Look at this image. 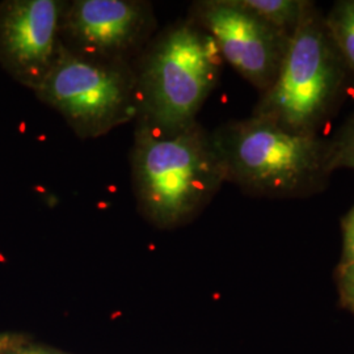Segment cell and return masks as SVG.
I'll list each match as a JSON object with an SVG mask.
<instances>
[{
	"instance_id": "9c48e42d",
	"label": "cell",
	"mask_w": 354,
	"mask_h": 354,
	"mask_svg": "<svg viewBox=\"0 0 354 354\" xmlns=\"http://www.w3.org/2000/svg\"><path fill=\"white\" fill-rule=\"evenodd\" d=\"M238 3L290 36L311 7V3L304 0H238Z\"/></svg>"
},
{
	"instance_id": "277c9868",
	"label": "cell",
	"mask_w": 354,
	"mask_h": 354,
	"mask_svg": "<svg viewBox=\"0 0 354 354\" xmlns=\"http://www.w3.org/2000/svg\"><path fill=\"white\" fill-rule=\"evenodd\" d=\"M36 95L82 140L102 137L140 113L134 64L87 58L62 44Z\"/></svg>"
},
{
	"instance_id": "5b68a950",
	"label": "cell",
	"mask_w": 354,
	"mask_h": 354,
	"mask_svg": "<svg viewBox=\"0 0 354 354\" xmlns=\"http://www.w3.org/2000/svg\"><path fill=\"white\" fill-rule=\"evenodd\" d=\"M342 59L313 6L291 33L279 75L252 115L294 133L313 134L342 82Z\"/></svg>"
},
{
	"instance_id": "9a60e30c",
	"label": "cell",
	"mask_w": 354,
	"mask_h": 354,
	"mask_svg": "<svg viewBox=\"0 0 354 354\" xmlns=\"http://www.w3.org/2000/svg\"><path fill=\"white\" fill-rule=\"evenodd\" d=\"M20 340L19 336H13V335H0V354L4 351H7L10 346H12L15 342Z\"/></svg>"
},
{
	"instance_id": "7c38bea8",
	"label": "cell",
	"mask_w": 354,
	"mask_h": 354,
	"mask_svg": "<svg viewBox=\"0 0 354 354\" xmlns=\"http://www.w3.org/2000/svg\"><path fill=\"white\" fill-rule=\"evenodd\" d=\"M339 289L342 302L354 311V263L339 268Z\"/></svg>"
},
{
	"instance_id": "ba28073f",
	"label": "cell",
	"mask_w": 354,
	"mask_h": 354,
	"mask_svg": "<svg viewBox=\"0 0 354 354\" xmlns=\"http://www.w3.org/2000/svg\"><path fill=\"white\" fill-rule=\"evenodd\" d=\"M66 0H8L0 4V64L35 92L55 64Z\"/></svg>"
},
{
	"instance_id": "8992f818",
	"label": "cell",
	"mask_w": 354,
	"mask_h": 354,
	"mask_svg": "<svg viewBox=\"0 0 354 354\" xmlns=\"http://www.w3.org/2000/svg\"><path fill=\"white\" fill-rule=\"evenodd\" d=\"M145 0L66 1L59 38L67 50L102 61L136 64L156 32Z\"/></svg>"
},
{
	"instance_id": "3957f363",
	"label": "cell",
	"mask_w": 354,
	"mask_h": 354,
	"mask_svg": "<svg viewBox=\"0 0 354 354\" xmlns=\"http://www.w3.org/2000/svg\"><path fill=\"white\" fill-rule=\"evenodd\" d=\"M212 138L226 181L248 193H291L324 172L326 149L314 134L294 133L266 118L227 122Z\"/></svg>"
},
{
	"instance_id": "30bf717a",
	"label": "cell",
	"mask_w": 354,
	"mask_h": 354,
	"mask_svg": "<svg viewBox=\"0 0 354 354\" xmlns=\"http://www.w3.org/2000/svg\"><path fill=\"white\" fill-rule=\"evenodd\" d=\"M324 24L342 62L354 76V0L336 3L327 19H324Z\"/></svg>"
},
{
	"instance_id": "6da1fadb",
	"label": "cell",
	"mask_w": 354,
	"mask_h": 354,
	"mask_svg": "<svg viewBox=\"0 0 354 354\" xmlns=\"http://www.w3.org/2000/svg\"><path fill=\"white\" fill-rule=\"evenodd\" d=\"M136 124L130 165L140 215L155 227L183 226L226 181L212 134L197 122L174 136Z\"/></svg>"
},
{
	"instance_id": "5bb4252c",
	"label": "cell",
	"mask_w": 354,
	"mask_h": 354,
	"mask_svg": "<svg viewBox=\"0 0 354 354\" xmlns=\"http://www.w3.org/2000/svg\"><path fill=\"white\" fill-rule=\"evenodd\" d=\"M1 354H68L64 353L62 351L53 349L49 346H42V345H35V344H28L21 339L17 342H15L12 346H10L7 351H4Z\"/></svg>"
},
{
	"instance_id": "4fadbf2b",
	"label": "cell",
	"mask_w": 354,
	"mask_h": 354,
	"mask_svg": "<svg viewBox=\"0 0 354 354\" xmlns=\"http://www.w3.org/2000/svg\"><path fill=\"white\" fill-rule=\"evenodd\" d=\"M344 230V252L342 266L354 263V207L342 223Z\"/></svg>"
},
{
	"instance_id": "7a4b0ae2",
	"label": "cell",
	"mask_w": 354,
	"mask_h": 354,
	"mask_svg": "<svg viewBox=\"0 0 354 354\" xmlns=\"http://www.w3.org/2000/svg\"><path fill=\"white\" fill-rule=\"evenodd\" d=\"M222 61L214 38L189 17L156 33L134 64L140 102L136 122L163 136L196 124L219 80Z\"/></svg>"
},
{
	"instance_id": "52a82bcc",
	"label": "cell",
	"mask_w": 354,
	"mask_h": 354,
	"mask_svg": "<svg viewBox=\"0 0 354 354\" xmlns=\"http://www.w3.org/2000/svg\"><path fill=\"white\" fill-rule=\"evenodd\" d=\"M190 20L212 37L245 80L266 92L279 75L290 35L244 8L238 0H203L192 4Z\"/></svg>"
},
{
	"instance_id": "8fae6325",
	"label": "cell",
	"mask_w": 354,
	"mask_h": 354,
	"mask_svg": "<svg viewBox=\"0 0 354 354\" xmlns=\"http://www.w3.org/2000/svg\"><path fill=\"white\" fill-rule=\"evenodd\" d=\"M336 168L354 169V114L324 155V172Z\"/></svg>"
}]
</instances>
